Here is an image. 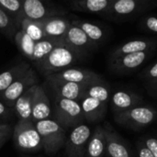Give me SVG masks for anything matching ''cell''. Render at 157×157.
I'll return each mask as SVG.
<instances>
[{"label":"cell","mask_w":157,"mask_h":157,"mask_svg":"<svg viewBox=\"0 0 157 157\" xmlns=\"http://www.w3.org/2000/svg\"><path fill=\"white\" fill-rule=\"evenodd\" d=\"M91 134L90 127L86 124L75 127L65 142V151L68 157H85Z\"/></svg>","instance_id":"9"},{"label":"cell","mask_w":157,"mask_h":157,"mask_svg":"<svg viewBox=\"0 0 157 157\" xmlns=\"http://www.w3.org/2000/svg\"><path fill=\"white\" fill-rule=\"evenodd\" d=\"M152 52H137L109 60V69L117 75H129L138 69Z\"/></svg>","instance_id":"11"},{"label":"cell","mask_w":157,"mask_h":157,"mask_svg":"<svg viewBox=\"0 0 157 157\" xmlns=\"http://www.w3.org/2000/svg\"><path fill=\"white\" fill-rule=\"evenodd\" d=\"M46 79L85 85L100 84L106 82L98 74L90 70L79 68H68L59 73H55L46 76Z\"/></svg>","instance_id":"10"},{"label":"cell","mask_w":157,"mask_h":157,"mask_svg":"<svg viewBox=\"0 0 157 157\" xmlns=\"http://www.w3.org/2000/svg\"><path fill=\"white\" fill-rule=\"evenodd\" d=\"M112 0H73L69 3L70 7L78 12L98 14L105 16Z\"/></svg>","instance_id":"21"},{"label":"cell","mask_w":157,"mask_h":157,"mask_svg":"<svg viewBox=\"0 0 157 157\" xmlns=\"http://www.w3.org/2000/svg\"><path fill=\"white\" fill-rule=\"evenodd\" d=\"M71 23L81 29L88 37V39L97 47H98L99 44L103 43L107 39V32L105 29L96 23L87 20H81V19L73 20L71 21Z\"/></svg>","instance_id":"22"},{"label":"cell","mask_w":157,"mask_h":157,"mask_svg":"<svg viewBox=\"0 0 157 157\" xmlns=\"http://www.w3.org/2000/svg\"><path fill=\"white\" fill-rule=\"evenodd\" d=\"M50 87L53 90L56 97L80 102L90 85L77 84L71 82H61L46 79ZM94 85V84H93Z\"/></svg>","instance_id":"12"},{"label":"cell","mask_w":157,"mask_h":157,"mask_svg":"<svg viewBox=\"0 0 157 157\" xmlns=\"http://www.w3.org/2000/svg\"><path fill=\"white\" fill-rule=\"evenodd\" d=\"M153 8V0H112L104 17L113 21L132 20Z\"/></svg>","instance_id":"2"},{"label":"cell","mask_w":157,"mask_h":157,"mask_svg":"<svg viewBox=\"0 0 157 157\" xmlns=\"http://www.w3.org/2000/svg\"><path fill=\"white\" fill-rule=\"evenodd\" d=\"M80 106L85 117L88 122H98L104 120L108 111V104L100 102L95 98L86 97L80 102Z\"/></svg>","instance_id":"19"},{"label":"cell","mask_w":157,"mask_h":157,"mask_svg":"<svg viewBox=\"0 0 157 157\" xmlns=\"http://www.w3.org/2000/svg\"><path fill=\"white\" fill-rule=\"evenodd\" d=\"M30 68L28 63H20L0 73V94L9 87L17 78L23 75Z\"/></svg>","instance_id":"24"},{"label":"cell","mask_w":157,"mask_h":157,"mask_svg":"<svg viewBox=\"0 0 157 157\" xmlns=\"http://www.w3.org/2000/svg\"><path fill=\"white\" fill-rule=\"evenodd\" d=\"M146 87H147V91L150 94L157 96V79L152 82H148L146 84Z\"/></svg>","instance_id":"37"},{"label":"cell","mask_w":157,"mask_h":157,"mask_svg":"<svg viewBox=\"0 0 157 157\" xmlns=\"http://www.w3.org/2000/svg\"><path fill=\"white\" fill-rule=\"evenodd\" d=\"M11 127L8 124H4L0 126V149L5 144V143L7 141L11 134Z\"/></svg>","instance_id":"34"},{"label":"cell","mask_w":157,"mask_h":157,"mask_svg":"<svg viewBox=\"0 0 157 157\" xmlns=\"http://www.w3.org/2000/svg\"><path fill=\"white\" fill-rule=\"evenodd\" d=\"M144 145L148 148V150L153 154L155 157H157V138L152 136H146L141 139Z\"/></svg>","instance_id":"32"},{"label":"cell","mask_w":157,"mask_h":157,"mask_svg":"<svg viewBox=\"0 0 157 157\" xmlns=\"http://www.w3.org/2000/svg\"><path fill=\"white\" fill-rule=\"evenodd\" d=\"M157 46V41L151 39H141V40H133L127 41L116 49H114L111 53L109 60L116 59L123 55L137 53V52H152Z\"/></svg>","instance_id":"16"},{"label":"cell","mask_w":157,"mask_h":157,"mask_svg":"<svg viewBox=\"0 0 157 157\" xmlns=\"http://www.w3.org/2000/svg\"><path fill=\"white\" fill-rule=\"evenodd\" d=\"M35 88L36 86L29 88L16 101L13 108L15 113L18 117V121H32V100Z\"/></svg>","instance_id":"23"},{"label":"cell","mask_w":157,"mask_h":157,"mask_svg":"<svg viewBox=\"0 0 157 157\" xmlns=\"http://www.w3.org/2000/svg\"><path fill=\"white\" fill-rule=\"evenodd\" d=\"M81 53L70 48L64 41L59 43L40 63L35 66L45 75L59 73L71 68L75 63L84 58Z\"/></svg>","instance_id":"1"},{"label":"cell","mask_w":157,"mask_h":157,"mask_svg":"<svg viewBox=\"0 0 157 157\" xmlns=\"http://www.w3.org/2000/svg\"><path fill=\"white\" fill-rule=\"evenodd\" d=\"M14 40L19 52L30 61L32 58L36 42L29 35H27L22 29H19L16 33L14 37Z\"/></svg>","instance_id":"26"},{"label":"cell","mask_w":157,"mask_h":157,"mask_svg":"<svg viewBox=\"0 0 157 157\" xmlns=\"http://www.w3.org/2000/svg\"><path fill=\"white\" fill-rule=\"evenodd\" d=\"M0 8L11 17L19 26L24 19L22 11V1L20 0H0Z\"/></svg>","instance_id":"28"},{"label":"cell","mask_w":157,"mask_h":157,"mask_svg":"<svg viewBox=\"0 0 157 157\" xmlns=\"http://www.w3.org/2000/svg\"><path fill=\"white\" fill-rule=\"evenodd\" d=\"M20 29V26L9 17L3 9L0 8V31L7 38H14L16 33Z\"/></svg>","instance_id":"30"},{"label":"cell","mask_w":157,"mask_h":157,"mask_svg":"<svg viewBox=\"0 0 157 157\" xmlns=\"http://www.w3.org/2000/svg\"><path fill=\"white\" fill-rule=\"evenodd\" d=\"M136 147H137V152H138V157H155L153 155V154L148 150V148L144 145L142 140L138 141Z\"/></svg>","instance_id":"35"},{"label":"cell","mask_w":157,"mask_h":157,"mask_svg":"<svg viewBox=\"0 0 157 157\" xmlns=\"http://www.w3.org/2000/svg\"><path fill=\"white\" fill-rule=\"evenodd\" d=\"M63 41L66 45L78 52L83 56H86L89 52H92L98 48L81 29L72 23L63 37Z\"/></svg>","instance_id":"13"},{"label":"cell","mask_w":157,"mask_h":157,"mask_svg":"<svg viewBox=\"0 0 157 157\" xmlns=\"http://www.w3.org/2000/svg\"><path fill=\"white\" fill-rule=\"evenodd\" d=\"M62 41H63V40L46 39L36 42L30 62H32L34 65L38 64Z\"/></svg>","instance_id":"25"},{"label":"cell","mask_w":157,"mask_h":157,"mask_svg":"<svg viewBox=\"0 0 157 157\" xmlns=\"http://www.w3.org/2000/svg\"><path fill=\"white\" fill-rule=\"evenodd\" d=\"M48 39L63 40L68 29L71 26V21L63 17H51L36 21Z\"/></svg>","instance_id":"17"},{"label":"cell","mask_w":157,"mask_h":157,"mask_svg":"<svg viewBox=\"0 0 157 157\" xmlns=\"http://www.w3.org/2000/svg\"><path fill=\"white\" fill-rule=\"evenodd\" d=\"M156 119V109L147 105H139L123 113L114 115V121L119 125L134 131L147 127Z\"/></svg>","instance_id":"6"},{"label":"cell","mask_w":157,"mask_h":157,"mask_svg":"<svg viewBox=\"0 0 157 157\" xmlns=\"http://www.w3.org/2000/svg\"><path fill=\"white\" fill-rule=\"evenodd\" d=\"M4 124H5V123H3V122L0 121V126H2V125H4Z\"/></svg>","instance_id":"39"},{"label":"cell","mask_w":157,"mask_h":157,"mask_svg":"<svg viewBox=\"0 0 157 157\" xmlns=\"http://www.w3.org/2000/svg\"><path fill=\"white\" fill-rule=\"evenodd\" d=\"M143 98L128 90H117L110 96L109 103L114 115L123 113L131 109L142 105Z\"/></svg>","instance_id":"14"},{"label":"cell","mask_w":157,"mask_h":157,"mask_svg":"<svg viewBox=\"0 0 157 157\" xmlns=\"http://www.w3.org/2000/svg\"><path fill=\"white\" fill-rule=\"evenodd\" d=\"M153 3H154L155 8V7H157V0H153Z\"/></svg>","instance_id":"38"},{"label":"cell","mask_w":157,"mask_h":157,"mask_svg":"<svg viewBox=\"0 0 157 157\" xmlns=\"http://www.w3.org/2000/svg\"><path fill=\"white\" fill-rule=\"evenodd\" d=\"M12 111L8 106H6L2 100H0V118L1 119H8L11 115Z\"/></svg>","instance_id":"36"},{"label":"cell","mask_w":157,"mask_h":157,"mask_svg":"<svg viewBox=\"0 0 157 157\" xmlns=\"http://www.w3.org/2000/svg\"><path fill=\"white\" fill-rule=\"evenodd\" d=\"M106 129L98 125L92 132L85 157H104L106 155Z\"/></svg>","instance_id":"20"},{"label":"cell","mask_w":157,"mask_h":157,"mask_svg":"<svg viewBox=\"0 0 157 157\" xmlns=\"http://www.w3.org/2000/svg\"><path fill=\"white\" fill-rule=\"evenodd\" d=\"M22 11L24 18L34 21L63 17L66 13L62 6H55L49 2H42L40 0H23Z\"/></svg>","instance_id":"7"},{"label":"cell","mask_w":157,"mask_h":157,"mask_svg":"<svg viewBox=\"0 0 157 157\" xmlns=\"http://www.w3.org/2000/svg\"><path fill=\"white\" fill-rule=\"evenodd\" d=\"M110 96H111L110 88H109V85L107 84V82H105V83H100V84L90 85L88 86V88L86 89L84 98H86V97L92 98L100 102L108 104V103H109Z\"/></svg>","instance_id":"27"},{"label":"cell","mask_w":157,"mask_h":157,"mask_svg":"<svg viewBox=\"0 0 157 157\" xmlns=\"http://www.w3.org/2000/svg\"><path fill=\"white\" fill-rule=\"evenodd\" d=\"M53 114L54 121L63 129L75 128L84 124L86 121L79 102L56 96L53 103Z\"/></svg>","instance_id":"4"},{"label":"cell","mask_w":157,"mask_h":157,"mask_svg":"<svg viewBox=\"0 0 157 157\" xmlns=\"http://www.w3.org/2000/svg\"><path fill=\"white\" fill-rule=\"evenodd\" d=\"M139 28L144 31L157 34V17L142 16L139 20Z\"/></svg>","instance_id":"31"},{"label":"cell","mask_w":157,"mask_h":157,"mask_svg":"<svg viewBox=\"0 0 157 157\" xmlns=\"http://www.w3.org/2000/svg\"><path fill=\"white\" fill-rule=\"evenodd\" d=\"M20 29H22L27 35H29L35 42L48 39L40 25L34 20L24 18L20 23Z\"/></svg>","instance_id":"29"},{"label":"cell","mask_w":157,"mask_h":157,"mask_svg":"<svg viewBox=\"0 0 157 157\" xmlns=\"http://www.w3.org/2000/svg\"><path fill=\"white\" fill-rule=\"evenodd\" d=\"M40 135L42 149L49 155H54L61 150L66 142V131L57 121L52 119L35 123Z\"/></svg>","instance_id":"3"},{"label":"cell","mask_w":157,"mask_h":157,"mask_svg":"<svg viewBox=\"0 0 157 157\" xmlns=\"http://www.w3.org/2000/svg\"><path fill=\"white\" fill-rule=\"evenodd\" d=\"M107 146L106 155L109 157H133L128 143L116 132L106 129Z\"/></svg>","instance_id":"18"},{"label":"cell","mask_w":157,"mask_h":157,"mask_svg":"<svg viewBox=\"0 0 157 157\" xmlns=\"http://www.w3.org/2000/svg\"><path fill=\"white\" fill-rule=\"evenodd\" d=\"M38 83V75L35 70L30 67L23 75L17 78L9 87L0 94L2 101L9 108H13L17 98H20L29 88L37 86Z\"/></svg>","instance_id":"8"},{"label":"cell","mask_w":157,"mask_h":157,"mask_svg":"<svg viewBox=\"0 0 157 157\" xmlns=\"http://www.w3.org/2000/svg\"><path fill=\"white\" fill-rule=\"evenodd\" d=\"M13 142L17 150L35 153L42 149L40 135L32 121H18L13 130Z\"/></svg>","instance_id":"5"},{"label":"cell","mask_w":157,"mask_h":157,"mask_svg":"<svg viewBox=\"0 0 157 157\" xmlns=\"http://www.w3.org/2000/svg\"><path fill=\"white\" fill-rule=\"evenodd\" d=\"M142 77L147 80L148 82H152L157 79V63H154L150 67L146 68L144 72L142 74Z\"/></svg>","instance_id":"33"},{"label":"cell","mask_w":157,"mask_h":157,"mask_svg":"<svg viewBox=\"0 0 157 157\" xmlns=\"http://www.w3.org/2000/svg\"><path fill=\"white\" fill-rule=\"evenodd\" d=\"M52 114L51 102L42 86L37 85L32 100V122L35 124L40 121L50 119Z\"/></svg>","instance_id":"15"}]
</instances>
